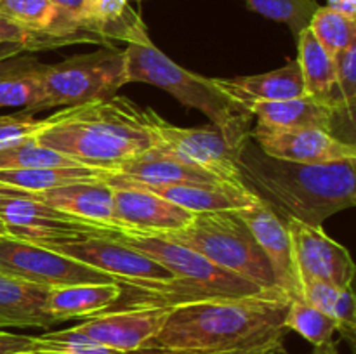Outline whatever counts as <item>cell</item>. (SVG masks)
<instances>
[{
	"instance_id": "ba28073f",
	"label": "cell",
	"mask_w": 356,
	"mask_h": 354,
	"mask_svg": "<svg viewBox=\"0 0 356 354\" xmlns=\"http://www.w3.org/2000/svg\"><path fill=\"white\" fill-rule=\"evenodd\" d=\"M0 222L10 238L37 245L65 239L111 238L118 231L83 221L38 200H31L24 191L13 187L0 193Z\"/></svg>"
},
{
	"instance_id": "836d02e7",
	"label": "cell",
	"mask_w": 356,
	"mask_h": 354,
	"mask_svg": "<svg viewBox=\"0 0 356 354\" xmlns=\"http://www.w3.org/2000/svg\"><path fill=\"white\" fill-rule=\"evenodd\" d=\"M0 44H17L23 45L26 52L45 51V49L63 47L58 40L45 35L33 33L26 28L19 26L17 23L10 21L3 14H0Z\"/></svg>"
},
{
	"instance_id": "7a4b0ae2",
	"label": "cell",
	"mask_w": 356,
	"mask_h": 354,
	"mask_svg": "<svg viewBox=\"0 0 356 354\" xmlns=\"http://www.w3.org/2000/svg\"><path fill=\"white\" fill-rule=\"evenodd\" d=\"M356 160L332 163H298L261 151L249 137L238 155L242 183L282 219L309 226L356 203Z\"/></svg>"
},
{
	"instance_id": "8992f818",
	"label": "cell",
	"mask_w": 356,
	"mask_h": 354,
	"mask_svg": "<svg viewBox=\"0 0 356 354\" xmlns=\"http://www.w3.org/2000/svg\"><path fill=\"white\" fill-rule=\"evenodd\" d=\"M125 83H129L125 54L113 45L72 56L56 65H44L40 75L42 97L33 115L51 108L111 99Z\"/></svg>"
},
{
	"instance_id": "ffe728a7",
	"label": "cell",
	"mask_w": 356,
	"mask_h": 354,
	"mask_svg": "<svg viewBox=\"0 0 356 354\" xmlns=\"http://www.w3.org/2000/svg\"><path fill=\"white\" fill-rule=\"evenodd\" d=\"M31 200L47 203L70 215L96 222L106 228L120 229L113 219V187L103 179L73 183L42 193H24Z\"/></svg>"
},
{
	"instance_id": "d6986e66",
	"label": "cell",
	"mask_w": 356,
	"mask_h": 354,
	"mask_svg": "<svg viewBox=\"0 0 356 354\" xmlns=\"http://www.w3.org/2000/svg\"><path fill=\"white\" fill-rule=\"evenodd\" d=\"M257 124L271 128H322L336 130L337 121L346 118L339 106L305 94L285 101H266L249 110ZM350 124V121H348ZM351 125V124H350ZM353 127V125H351Z\"/></svg>"
},
{
	"instance_id": "1f68e13d",
	"label": "cell",
	"mask_w": 356,
	"mask_h": 354,
	"mask_svg": "<svg viewBox=\"0 0 356 354\" xmlns=\"http://www.w3.org/2000/svg\"><path fill=\"white\" fill-rule=\"evenodd\" d=\"M243 2L254 12L271 21L287 24L296 38L305 28L309 26L313 14L318 9L315 0H243Z\"/></svg>"
},
{
	"instance_id": "cb8c5ba5",
	"label": "cell",
	"mask_w": 356,
	"mask_h": 354,
	"mask_svg": "<svg viewBox=\"0 0 356 354\" xmlns=\"http://www.w3.org/2000/svg\"><path fill=\"white\" fill-rule=\"evenodd\" d=\"M45 62L30 54H14L0 59V110L23 108L31 115L40 103V75Z\"/></svg>"
},
{
	"instance_id": "f6af8a7d",
	"label": "cell",
	"mask_w": 356,
	"mask_h": 354,
	"mask_svg": "<svg viewBox=\"0 0 356 354\" xmlns=\"http://www.w3.org/2000/svg\"><path fill=\"white\" fill-rule=\"evenodd\" d=\"M6 189H7L6 186H0V193H3V191H6Z\"/></svg>"
},
{
	"instance_id": "277c9868",
	"label": "cell",
	"mask_w": 356,
	"mask_h": 354,
	"mask_svg": "<svg viewBox=\"0 0 356 354\" xmlns=\"http://www.w3.org/2000/svg\"><path fill=\"white\" fill-rule=\"evenodd\" d=\"M124 54L127 82L149 83L165 90L186 108L202 111L212 125L229 130H250L252 115L232 103L212 78L188 71L167 58L152 42L146 26L139 28L127 42Z\"/></svg>"
},
{
	"instance_id": "7c38bea8",
	"label": "cell",
	"mask_w": 356,
	"mask_h": 354,
	"mask_svg": "<svg viewBox=\"0 0 356 354\" xmlns=\"http://www.w3.org/2000/svg\"><path fill=\"white\" fill-rule=\"evenodd\" d=\"M103 180L113 187V219L120 228L159 236L186 228L195 217L193 212L113 174L104 176Z\"/></svg>"
},
{
	"instance_id": "ee69618b",
	"label": "cell",
	"mask_w": 356,
	"mask_h": 354,
	"mask_svg": "<svg viewBox=\"0 0 356 354\" xmlns=\"http://www.w3.org/2000/svg\"><path fill=\"white\" fill-rule=\"evenodd\" d=\"M0 236H9L7 235V231H6V228H3L2 222H0Z\"/></svg>"
},
{
	"instance_id": "44dd1931",
	"label": "cell",
	"mask_w": 356,
	"mask_h": 354,
	"mask_svg": "<svg viewBox=\"0 0 356 354\" xmlns=\"http://www.w3.org/2000/svg\"><path fill=\"white\" fill-rule=\"evenodd\" d=\"M122 288L117 281L111 283H75L49 288L45 297V311L56 323L72 319H89L106 312L118 304Z\"/></svg>"
},
{
	"instance_id": "f546056e",
	"label": "cell",
	"mask_w": 356,
	"mask_h": 354,
	"mask_svg": "<svg viewBox=\"0 0 356 354\" xmlns=\"http://www.w3.org/2000/svg\"><path fill=\"white\" fill-rule=\"evenodd\" d=\"M308 28L332 58L351 44H356V19L329 7H318Z\"/></svg>"
},
{
	"instance_id": "74e56055",
	"label": "cell",
	"mask_w": 356,
	"mask_h": 354,
	"mask_svg": "<svg viewBox=\"0 0 356 354\" xmlns=\"http://www.w3.org/2000/svg\"><path fill=\"white\" fill-rule=\"evenodd\" d=\"M0 354H35V335L0 330Z\"/></svg>"
},
{
	"instance_id": "d590c367",
	"label": "cell",
	"mask_w": 356,
	"mask_h": 354,
	"mask_svg": "<svg viewBox=\"0 0 356 354\" xmlns=\"http://www.w3.org/2000/svg\"><path fill=\"white\" fill-rule=\"evenodd\" d=\"M330 318L336 321V328L343 335V339H346L353 346L356 333V302L353 285L341 288L332 312H330Z\"/></svg>"
},
{
	"instance_id": "7402d4cb",
	"label": "cell",
	"mask_w": 356,
	"mask_h": 354,
	"mask_svg": "<svg viewBox=\"0 0 356 354\" xmlns=\"http://www.w3.org/2000/svg\"><path fill=\"white\" fill-rule=\"evenodd\" d=\"M49 288L0 273V330L40 328L58 325L45 311Z\"/></svg>"
},
{
	"instance_id": "52a82bcc",
	"label": "cell",
	"mask_w": 356,
	"mask_h": 354,
	"mask_svg": "<svg viewBox=\"0 0 356 354\" xmlns=\"http://www.w3.org/2000/svg\"><path fill=\"white\" fill-rule=\"evenodd\" d=\"M143 120L155 135L156 146L222 183L245 187L240 177L238 155L250 130H229L212 124L209 127H177L163 120L152 108L143 110Z\"/></svg>"
},
{
	"instance_id": "d6a6232c",
	"label": "cell",
	"mask_w": 356,
	"mask_h": 354,
	"mask_svg": "<svg viewBox=\"0 0 356 354\" xmlns=\"http://www.w3.org/2000/svg\"><path fill=\"white\" fill-rule=\"evenodd\" d=\"M336 66V87L341 106L351 125L355 124L356 108V44L334 56Z\"/></svg>"
},
{
	"instance_id": "603a6c76",
	"label": "cell",
	"mask_w": 356,
	"mask_h": 354,
	"mask_svg": "<svg viewBox=\"0 0 356 354\" xmlns=\"http://www.w3.org/2000/svg\"><path fill=\"white\" fill-rule=\"evenodd\" d=\"M115 176L129 177V179L141 180L152 184H216L222 183L218 177L211 176L198 167L190 165L184 160L177 158L160 146H153L148 151L141 153L134 160L120 167ZM226 184V183H225Z\"/></svg>"
},
{
	"instance_id": "5b68a950",
	"label": "cell",
	"mask_w": 356,
	"mask_h": 354,
	"mask_svg": "<svg viewBox=\"0 0 356 354\" xmlns=\"http://www.w3.org/2000/svg\"><path fill=\"white\" fill-rule=\"evenodd\" d=\"M159 236L197 250L216 266L238 274L257 287L280 290L266 255L236 212L195 214L186 228Z\"/></svg>"
},
{
	"instance_id": "8d00e7d4",
	"label": "cell",
	"mask_w": 356,
	"mask_h": 354,
	"mask_svg": "<svg viewBox=\"0 0 356 354\" xmlns=\"http://www.w3.org/2000/svg\"><path fill=\"white\" fill-rule=\"evenodd\" d=\"M341 288L322 280H308L301 285V298L318 311L330 316Z\"/></svg>"
},
{
	"instance_id": "9a60e30c",
	"label": "cell",
	"mask_w": 356,
	"mask_h": 354,
	"mask_svg": "<svg viewBox=\"0 0 356 354\" xmlns=\"http://www.w3.org/2000/svg\"><path fill=\"white\" fill-rule=\"evenodd\" d=\"M235 212L245 222L257 245L266 255L277 287L287 295L289 301L301 298V281L296 271L292 239L285 219H282L261 200L252 207Z\"/></svg>"
},
{
	"instance_id": "484cf974",
	"label": "cell",
	"mask_w": 356,
	"mask_h": 354,
	"mask_svg": "<svg viewBox=\"0 0 356 354\" xmlns=\"http://www.w3.org/2000/svg\"><path fill=\"white\" fill-rule=\"evenodd\" d=\"M127 2L129 0H83L80 21L87 31L99 37L104 44L108 40L129 42L145 23Z\"/></svg>"
},
{
	"instance_id": "4dcf8cb0",
	"label": "cell",
	"mask_w": 356,
	"mask_h": 354,
	"mask_svg": "<svg viewBox=\"0 0 356 354\" xmlns=\"http://www.w3.org/2000/svg\"><path fill=\"white\" fill-rule=\"evenodd\" d=\"M35 354H165L159 349H146L139 353H122L111 347L101 346L72 330H47L35 335Z\"/></svg>"
},
{
	"instance_id": "d4e9b609",
	"label": "cell",
	"mask_w": 356,
	"mask_h": 354,
	"mask_svg": "<svg viewBox=\"0 0 356 354\" xmlns=\"http://www.w3.org/2000/svg\"><path fill=\"white\" fill-rule=\"evenodd\" d=\"M296 40H298V59L296 61L301 69L306 94L336 104L343 111L339 96H337L336 66H334L332 56L320 45L309 28H305Z\"/></svg>"
},
{
	"instance_id": "30bf717a",
	"label": "cell",
	"mask_w": 356,
	"mask_h": 354,
	"mask_svg": "<svg viewBox=\"0 0 356 354\" xmlns=\"http://www.w3.org/2000/svg\"><path fill=\"white\" fill-rule=\"evenodd\" d=\"M37 245V243H35ZM42 246L80 260L113 278L117 283L125 281H162L172 274L145 253L110 238H80L65 242L42 243Z\"/></svg>"
},
{
	"instance_id": "7bdbcfd3",
	"label": "cell",
	"mask_w": 356,
	"mask_h": 354,
	"mask_svg": "<svg viewBox=\"0 0 356 354\" xmlns=\"http://www.w3.org/2000/svg\"><path fill=\"white\" fill-rule=\"evenodd\" d=\"M232 354H285V347H268V349H259V351H249V353H232Z\"/></svg>"
},
{
	"instance_id": "3957f363",
	"label": "cell",
	"mask_w": 356,
	"mask_h": 354,
	"mask_svg": "<svg viewBox=\"0 0 356 354\" xmlns=\"http://www.w3.org/2000/svg\"><path fill=\"white\" fill-rule=\"evenodd\" d=\"M33 137L38 144L56 149L80 165L111 174L156 146L141 108L122 96L61 108L44 118Z\"/></svg>"
},
{
	"instance_id": "4316f807",
	"label": "cell",
	"mask_w": 356,
	"mask_h": 354,
	"mask_svg": "<svg viewBox=\"0 0 356 354\" xmlns=\"http://www.w3.org/2000/svg\"><path fill=\"white\" fill-rule=\"evenodd\" d=\"M108 170L96 167H44L26 170H0V186L13 187L24 193H42L73 183L99 180Z\"/></svg>"
},
{
	"instance_id": "e0dca14e",
	"label": "cell",
	"mask_w": 356,
	"mask_h": 354,
	"mask_svg": "<svg viewBox=\"0 0 356 354\" xmlns=\"http://www.w3.org/2000/svg\"><path fill=\"white\" fill-rule=\"evenodd\" d=\"M115 176V174H113ZM122 177V176H118ZM127 183L136 184L139 187L159 194L163 200L174 205L186 208L193 214L202 212H226V210H242L249 208L259 201V198L249 191L247 187H236L232 184L216 183V184H198V183H183V184H152L141 183V180L122 177Z\"/></svg>"
},
{
	"instance_id": "ab89813d",
	"label": "cell",
	"mask_w": 356,
	"mask_h": 354,
	"mask_svg": "<svg viewBox=\"0 0 356 354\" xmlns=\"http://www.w3.org/2000/svg\"><path fill=\"white\" fill-rule=\"evenodd\" d=\"M52 2L58 3L59 7L66 9L68 12L75 14V16L80 19V12H82V2H83V0H52Z\"/></svg>"
},
{
	"instance_id": "4fadbf2b",
	"label": "cell",
	"mask_w": 356,
	"mask_h": 354,
	"mask_svg": "<svg viewBox=\"0 0 356 354\" xmlns=\"http://www.w3.org/2000/svg\"><path fill=\"white\" fill-rule=\"evenodd\" d=\"M170 309L172 307L110 309L83 319L70 330L76 335L122 353H139L149 349Z\"/></svg>"
},
{
	"instance_id": "60d3db41",
	"label": "cell",
	"mask_w": 356,
	"mask_h": 354,
	"mask_svg": "<svg viewBox=\"0 0 356 354\" xmlns=\"http://www.w3.org/2000/svg\"><path fill=\"white\" fill-rule=\"evenodd\" d=\"M309 354H341L339 346H337L336 340H330V342L322 344V346L313 347V351Z\"/></svg>"
},
{
	"instance_id": "f35d334b",
	"label": "cell",
	"mask_w": 356,
	"mask_h": 354,
	"mask_svg": "<svg viewBox=\"0 0 356 354\" xmlns=\"http://www.w3.org/2000/svg\"><path fill=\"white\" fill-rule=\"evenodd\" d=\"M327 7L356 19V0H327Z\"/></svg>"
},
{
	"instance_id": "83f0119b",
	"label": "cell",
	"mask_w": 356,
	"mask_h": 354,
	"mask_svg": "<svg viewBox=\"0 0 356 354\" xmlns=\"http://www.w3.org/2000/svg\"><path fill=\"white\" fill-rule=\"evenodd\" d=\"M44 167H83L56 149L38 144L35 137L0 146V170H26Z\"/></svg>"
},
{
	"instance_id": "5bb4252c",
	"label": "cell",
	"mask_w": 356,
	"mask_h": 354,
	"mask_svg": "<svg viewBox=\"0 0 356 354\" xmlns=\"http://www.w3.org/2000/svg\"><path fill=\"white\" fill-rule=\"evenodd\" d=\"M250 139L268 156L298 163H332L356 160L353 142L322 128H271L257 124Z\"/></svg>"
},
{
	"instance_id": "2e32d148",
	"label": "cell",
	"mask_w": 356,
	"mask_h": 354,
	"mask_svg": "<svg viewBox=\"0 0 356 354\" xmlns=\"http://www.w3.org/2000/svg\"><path fill=\"white\" fill-rule=\"evenodd\" d=\"M0 14L33 33L54 38L61 45L104 44L83 28L75 14L52 0H0Z\"/></svg>"
},
{
	"instance_id": "6da1fadb",
	"label": "cell",
	"mask_w": 356,
	"mask_h": 354,
	"mask_svg": "<svg viewBox=\"0 0 356 354\" xmlns=\"http://www.w3.org/2000/svg\"><path fill=\"white\" fill-rule=\"evenodd\" d=\"M287 305L289 297L280 290L177 304L149 349L165 354H232L284 346Z\"/></svg>"
},
{
	"instance_id": "ac0fdd59",
	"label": "cell",
	"mask_w": 356,
	"mask_h": 354,
	"mask_svg": "<svg viewBox=\"0 0 356 354\" xmlns=\"http://www.w3.org/2000/svg\"><path fill=\"white\" fill-rule=\"evenodd\" d=\"M216 87L235 103L240 110L249 113L250 108L266 101H285L305 96V82L298 61H289L275 71L261 75L235 76V78H212Z\"/></svg>"
},
{
	"instance_id": "8fae6325",
	"label": "cell",
	"mask_w": 356,
	"mask_h": 354,
	"mask_svg": "<svg viewBox=\"0 0 356 354\" xmlns=\"http://www.w3.org/2000/svg\"><path fill=\"white\" fill-rule=\"evenodd\" d=\"M285 222L301 285L308 280H322L337 288L353 285L356 267L346 246L330 238L322 226H309L298 219Z\"/></svg>"
},
{
	"instance_id": "9c48e42d",
	"label": "cell",
	"mask_w": 356,
	"mask_h": 354,
	"mask_svg": "<svg viewBox=\"0 0 356 354\" xmlns=\"http://www.w3.org/2000/svg\"><path fill=\"white\" fill-rule=\"evenodd\" d=\"M0 273L44 288L115 281L80 260L10 236H0Z\"/></svg>"
},
{
	"instance_id": "e575fe53",
	"label": "cell",
	"mask_w": 356,
	"mask_h": 354,
	"mask_svg": "<svg viewBox=\"0 0 356 354\" xmlns=\"http://www.w3.org/2000/svg\"><path fill=\"white\" fill-rule=\"evenodd\" d=\"M42 125H44V118L38 120L24 111H17L14 115H0V146L31 137L40 130Z\"/></svg>"
},
{
	"instance_id": "f1b7e54d",
	"label": "cell",
	"mask_w": 356,
	"mask_h": 354,
	"mask_svg": "<svg viewBox=\"0 0 356 354\" xmlns=\"http://www.w3.org/2000/svg\"><path fill=\"white\" fill-rule=\"evenodd\" d=\"M284 328L299 333L313 347L334 340L336 321L302 298H291L284 316Z\"/></svg>"
},
{
	"instance_id": "b9f144b4",
	"label": "cell",
	"mask_w": 356,
	"mask_h": 354,
	"mask_svg": "<svg viewBox=\"0 0 356 354\" xmlns=\"http://www.w3.org/2000/svg\"><path fill=\"white\" fill-rule=\"evenodd\" d=\"M21 52H26V51H24L23 45L0 44V59L9 58V56H14V54H21Z\"/></svg>"
}]
</instances>
